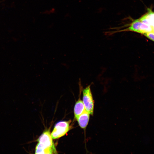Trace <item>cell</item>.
<instances>
[{
  "label": "cell",
  "instance_id": "cell-1",
  "mask_svg": "<svg viewBox=\"0 0 154 154\" xmlns=\"http://www.w3.org/2000/svg\"><path fill=\"white\" fill-rule=\"evenodd\" d=\"M82 94V101L86 110L92 115L94 113V102L90 85H88L83 90Z\"/></svg>",
  "mask_w": 154,
  "mask_h": 154
},
{
  "label": "cell",
  "instance_id": "cell-2",
  "mask_svg": "<svg viewBox=\"0 0 154 154\" xmlns=\"http://www.w3.org/2000/svg\"><path fill=\"white\" fill-rule=\"evenodd\" d=\"M71 121H63L58 122L55 125L51 133L53 139L60 138L65 135L70 129Z\"/></svg>",
  "mask_w": 154,
  "mask_h": 154
},
{
  "label": "cell",
  "instance_id": "cell-3",
  "mask_svg": "<svg viewBox=\"0 0 154 154\" xmlns=\"http://www.w3.org/2000/svg\"><path fill=\"white\" fill-rule=\"evenodd\" d=\"M50 131H44L37 139L38 143L42 146L49 148H56Z\"/></svg>",
  "mask_w": 154,
  "mask_h": 154
},
{
  "label": "cell",
  "instance_id": "cell-4",
  "mask_svg": "<svg viewBox=\"0 0 154 154\" xmlns=\"http://www.w3.org/2000/svg\"><path fill=\"white\" fill-rule=\"evenodd\" d=\"M148 12L139 19L142 22L149 26L154 25V13L151 10L148 9Z\"/></svg>",
  "mask_w": 154,
  "mask_h": 154
},
{
  "label": "cell",
  "instance_id": "cell-5",
  "mask_svg": "<svg viewBox=\"0 0 154 154\" xmlns=\"http://www.w3.org/2000/svg\"><path fill=\"white\" fill-rule=\"evenodd\" d=\"M90 114L85 111L76 119L81 128L85 129L88 125L90 119Z\"/></svg>",
  "mask_w": 154,
  "mask_h": 154
},
{
  "label": "cell",
  "instance_id": "cell-6",
  "mask_svg": "<svg viewBox=\"0 0 154 154\" xmlns=\"http://www.w3.org/2000/svg\"><path fill=\"white\" fill-rule=\"evenodd\" d=\"M36 154H54L57 153L56 149L49 148L44 147L38 143L35 150Z\"/></svg>",
  "mask_w": 154,
  "mask_h": 154
},
{
  "label": "cell",
  "instance_id": "cell-7",
  "mask_svg": "<svg viewBox=\"0 0 154 154\" xmlns=\"http://www.w3.org/2000/svg\"><path fill=\"white\" fill-rule=\"evenodd\" d=\"M86 110L82 100L79 99L76 102L74 108L75 118L76 119L78 117Z\"/></svg>",
  "mask_w": 154,
  "mask_h": 154
},
{
  "label": "cell",
  "instance_id": "cell-8",
  "mask_svg": "<svg viewBox=\"0 0 154 154\" xmlns=\"http://www.w3.org/2000/svg\"><path fill=\"white\" fill-rule=\"evenodd\" d=\"M143 35L150 39L154 41V32H153L147 33Z\"/></svg>",
  "mask_w": 154,
  "mask_h": 154
},
{
  "label": "cell",
  "instance_id": "cell-9",
  "mask_svg": "<svg viewBox=\"0 0 154 154\" xmlns=\"http://www.w3.org/2000/svg\"><path fill=\"white\" fill-rule=\"evenodd\" d=\"M153 29V32H154V25L152 26Z\"/></svg>",
  "mask_w": 154,
  "mask_h": 154
}]
</instances>
